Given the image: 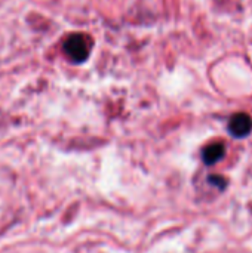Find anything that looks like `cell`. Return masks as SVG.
Masks as SVG:
<instances>
[{"label": "cell", "mask_w": 252, "mask_h": 253, "mask_svg": "<svg viewBox=\"0 0 252 253\" xmlns=\"http://www.w3.org/2000/svg\"><path fill=\"white\" fill-rule=\"evenodd\" d=\"M251 130L252 119L247 113H238L229 122V132L235 138H245L251 133Z\"/></svg>", "instance_id": "7a4b0ae2"}, {"label": "cell", "mask_w": 252, "mask_h": 253, "mask_svg": "<svg viewBox=\"0 0 252 253\" xmlns=\"http://www.w3.org/2000/svg\"><path fill=\"white\" fill-rule=\"evenodd\" d=\"M224 145L223 144H211L202 151V159L206 165H215L224 157Z\"/></svg>", "instance_id": "3957f363"}, {"label": "cell", "mask_w": 252, "mask_h": 253, "mask_svg": "<svg viewBox=\"0 0 252 253\" xmlns=\"http://www.w3.org/2000/svg\"><path fill=\"white\" fill-rule=\"evenodd\" d=\"M209 181H211L212 184H215V185H220L221 188H224V187H226V179H224V178H218V176H211V178H209Z\"/></svg>", "instance_id": "277c9868"}, {"label": "cell", "mask_w": 252, "mask_h": 253, "mask_svg": "<svg viewBox=\"0 0 252 253\" xmlns=\"http://www.w3.org/2000/svg\"><path fill=\"white\" fill-rule=\"evenodd\" d=\"M64 50L74 62H85L89 56V46L80 34L70 36L64 43Z\"/></svg>", "instance_id": "6da1fadb"}]
</instances>
